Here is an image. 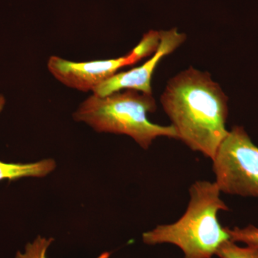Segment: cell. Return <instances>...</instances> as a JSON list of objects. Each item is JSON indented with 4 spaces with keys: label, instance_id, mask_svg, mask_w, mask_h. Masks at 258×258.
<instances>
[{
    "label": "cell",
    "instance_id": "obj_12",
    "mask_svg": "<svg viewBox=\"0 0 258 258\" xmlns=\"http://www.w3.org/2000/svg\"><path fill=\"white\" fill-rule=\"evenodd\" d=\"M255 247H256V246H255Z\"/></svg>",
    "mask_w": 258,
    "mask_h": 258
},
{
    "label": "cell",
    "instance_id": "obj_5",
    "mask_svg": "<svg viewBox=\"0 0 258 258\" xmlns=\"http://www.w3.org/2000/svg\"><path fill=\"white\" fill-rule=\"evenodd\" d=\"M160 42V31L150 30L126 55L109 60L76 62L51 56L47 62L49 71L68 87L83 92L93 91L125 66L137 63L156 52Z\"/></svg>",
    "mask_w": 258,
    "mask_h": 258
},
{
    "label": "cell",
    "instance_id": "obj_2",
    "mask_svg": "<svg viewBox=\"0 0 258 258\" xmlns=\"http://www.w3.org/2000/svg\"><path fill=\"white\" fill-rule=\"evenodd\" d=\"M216 183L198 181L189 189L190 200L183 216L169 225H158L142 235L145 244L177 246L184 258H211L225 241L230 240L226 227L218 220L221 210L229 208L220 198Z\"/></svg>",
    "mask_w": 258,
    "mask_h": 258
},
{
    "label": "cell",
    "instance_id": "obj_9",
    "mask_svg": "<svg viewBox=\"0 0 258 258\" xmlns=\"http://www.w3.org/2000/svg\"><path fill=\"white\" fill-rule=\"evenodd\" d=\"M215 255L220 258H258V247H241L235 242L227 240L220 246Z\"/></svg>",
    "mask_w": 258,
    "mask_h": 258
},
{
    "label": "cell",
    "instance_id": "obj_4",
    "mask_svg": "<svg viewBox=\"0 0 258 258\" xmlns=\"http://www.w3.org/2000/svg\"><path fill=\"white\" fill-rule=\"evenodd\" d=\"M212 160L221 192L258 198V147L243 127L229 132Z\"/></svg>",
    "mask_w": 258,
    "mask_h": 258
},
{
    "label": "cell",
    "instance_id": "obj_6",
    "mask_svg": "<svg viewBox=\"0 0 258 258\" xmlns=\"http://www.w3.org/2000/svg\"><path fill=\"white\" fill-rule=\"evenodd\" d=\"M186 40V35L177 29L160 31V42L156 52L147 62L136 69L118 73L93 90V94L103 97L124 89L152 93V79L154 71L163 57L176 50Z\"/></svg>",
    "mask_w": 258,
    "mask_h": 258
},
{
    "label": "cell",
    "instance_id": "obj_3",
    "mask_svg": "<svg viewBox=\"0 0 258 258\" xmlns=\"http://www.w3.org/2000/svg\"><path fill=\"white\" fill-rule=\"evenodd\" d=\"M156 109L152 93L125 89L103 97L93 94L80 105L74 118L87 123L97 132L128 135L148 149L158 137L178 139L172 125H157L148 119L147 113Z\"/></svg>",
    "mask_w": 258,
    "mask_h": 258
},
{
    "label": "cell",
    "instance_id": "obj_8",
    "mask_svg": "<svg viewBox=\"0 0 258 258\" xmlns=\"http://www.w3.org/2000/svg\"><path fill=\"white\" fill-rule=\"evenodd\" d=\"M53 241L52 237L47 239L38 236L33 242L27 244L25 252L18 251L15 258H47V249ZM110 255V252H103L97 258H109Z\"/></svg>",
    "mask_w": 258,
    "mask_h": 258
},
{
    "label": "cell",
    "instance_id": "obj_10",
    "mask_svg": "<svg viewBox=\"0 0 258 258\" xmlns=\"http://www.w3.org/2000/svg\"><path fill=\"white\" fill-rule=\"evenodd\" d=\"M230 240L234 242H243L247 245L258 247V227L248 225L243 228L235 227L233 229L226 227Z\"/></svg>",
    "mask_w": 258,
    "mask_h": 258
},
{
    "label": "cell",
    "instance_id": "obj_7",
    "mask_svg": "<svg viewBox=\"0 0 258 258\" xmlns=\"http://www.w3.org/2000/svg\"><path fill=\"white\" fill-rule=\"evenodd\" d=\"M56 167L53 159H47L37 162L5 163L0 161V181H13L24 177H44L52 172Z\"/></svg>",
    "mask_w": 258,
    "mask_h": 258
},
{
    "label": "cell",
    "instance_id": "obj_1",
    "mask_svg": "<svg viewBox=\"0 0 258 258\" xmlns=\"http://www.w3.org/2000/svg\"><path fill=\"white\" fill-rule=\"evenodd\" d=\"M178 139L191 150L213 159L228 134V98L209 73L190 67L167 83L161 96Z\"/></svg>",
    "mask_w": 258,
    "mask_h": 258
},
{
    "label": "cell",
    "instance_id": "obj_11",
    "mask_svg": "<svg viewBox=\"0 0 258 258\" xmlns=\"http://www.w3.org/2000/svg\"><path fill=\"white\" fill-rule=\"evenodd\" d=\"M5 104V99L4 96L0 95V112L2 111V110L3 109V107H4Z\"/></svg>",
    "mask_w": 258,
    "mask_h": 258
}]
</instances>
